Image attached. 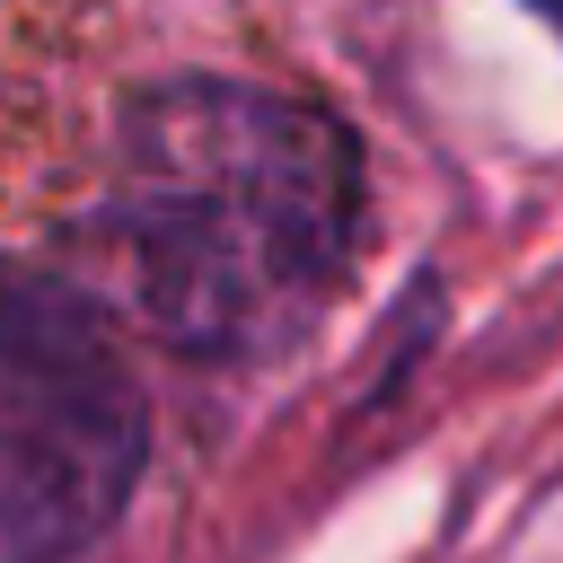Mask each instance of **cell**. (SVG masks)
<instances>
[{
    "label": "cell",
    "mask_w": 563,
    "mask_h": 563,
    "mask_svg": "<svg viewBox=\"0 0 563 563\" xmlns=\"http://www.w3.org/2000/svg\"><path fill=\"white\" fill-rule=\"evenodd\" d=\"M361 238V150L334 114L167 79L132 97L114 150V246L132 308L194 361H255L317 325Z\"/></svg>",
    "instance_id": "1"
},
{
    "label": "cell",
    "mask_w": 563,
    "mask_h": 563,
    "mask_svg": "<svg viewBox=\"0 0 563 563\" xmlns=\"http://www.w3.org/2000/svg\"><path fill=\"white\" fill-rule=\"evenodd\" d=\"M141 440L114 334L53 273L0 255V563L88 554L132 501Z\"/></svg>",
    "instance_id": "2"
},
{
    "label": "cell",
    "mask_w": 563,
    "mask_h": 563,
    "mask_svg": "<svg viewBox=\"0 0 563 563\" xmlns=\"http://www.w3.org/2000/svg\"><path fill=\"white\" fill-rule=\"evenodd\" d=\"M528 9H537V18H554V26H563V0H528Z\"/></svg>",
    "instance_id": "3"
}]
</instances>
